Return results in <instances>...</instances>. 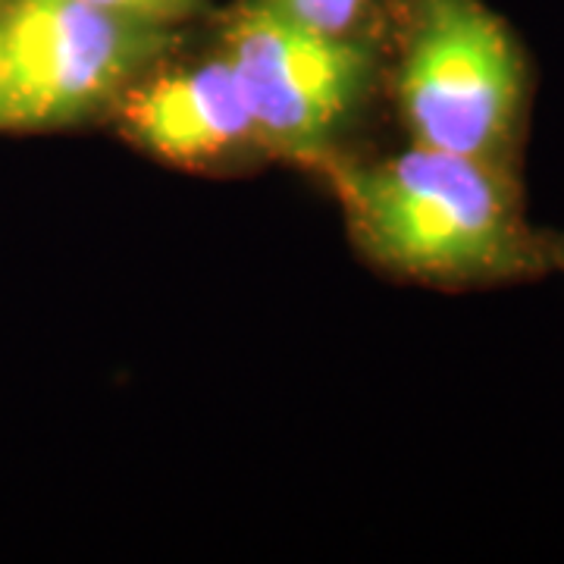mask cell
<instances>
[{"mask_svg":"<svg viewBox=\"0 0 564 564\" xmlns=\"http://www.w3.org/2000/svg\"><path fill=\"white\" fill-rule=\"evenodd\" d=\"M158 47L151 22L91 0H13L0 25V129L82 120Z\"/></svg>","mask_w":564,"mask_h":564,"instance_id":"cell-3","label":"cell"},{"mask_svg":"<svg viewBox=\"0 0 564 564\" xmlns=\"http://www.w3.org/2000/svg\"><path fill=\"white\" fill-rule=\"evenodd\" d=\"M3 10H7V7H3V0H0V25H3Z\"/></svg>","mask_w":564,"mask_h":564,"instance_id":"cell-8","label":"cell"},{"mask_svg":"<svg viewBox=\"0 0 564 564\" xmlns=\"http://www.w3.org/2000/svg\"><path fill=\"white\" fill-rule=\"evenodd\" d=\"M122 122L144 151L176 163H207L258 139L251 107L226 57L129 91Z\"/></svg>","mask_w":564,"mask_h":564,"instance_id":"cell-5","label":"cell"},{"mask_svg":"<svg viewBox=\"0 0 564 564\" xmlns=\"http://www.w3.org/2000/svg\"><path fill=\"white\" fill-rule=\"evenodd\" d=\"M226 61L242 85L258 139L304 158L323 154L370 76L361 44L311 29L267 0L236 17Z\"/></svg>","mask_w":564,"mask_h":564,"instance_id":"cell-4","label":"cell"},{"mask_svg":"<svg viewBox=\"0 0 564 564\" xmlns=\"http://www.w3.org/2000/svg\"><path fill=\"white\" fill-rule=\"evenodd\" d=\"M267 3H273L285 17L329 35H348V29L358 22L367 7V0H267Z\"/></svg>","mask_w":564,"mask_h":564,"instance_id":"cell-6","label":"cell"},{"mask_svg":"<svg viewBox=\"0 0 564 564\" xmlns=\"http://www.w3.org/2000/svg\"><path fill=\"white\" fill-rule=\"evenodd\" d=\"M104 10H113L120 17L129 20L151 22V25H161V22L180 20L185 13H192L195 0H91Z\"/></svg>","mask_w":564,"mask_h":564,"instance_id":"cell-7","label":"cell"},{"mask_svg":"<svg viewBox=\"0 0 564 564\" xmlns=\"http://www.w3.org/2000/svg\"><path fill=\"white\" fill-rule=\"evenodd\" d=\"M329 176L364 251L399 276L492 285L562 267L564 242L527 223L511 166L411 144Z\"/></svg>","mask_w":564,"mask_h":564,"instance_id":"cell-1","label":"cell"},{"mask_svg":"<svg viewBox=\"0 0 564 564\" xmlns=\"http://www.w3.org/2000/svg\"><path fill=\"white\" fill-rule=\"evenodd\" d=\"M562 267H564V251H562Z\"/></svg>","mask_w":564,"mask_h":564,"instance_id":"cell-9","label":"cell"},{"mask_svg":"<svg viewBox=\"0 0 564 564\" xmlns=\"http://www.w3.org/2000/svg\"><path fill=\"white\" fill-rule=\"evenodd\" d=\"M395 101L411 144L511 166L530 101L524 51L480 0H417Z\"/></svg>","mask_w":564,"mask_h":564,"instance_id":"cell-2","label":"cell"}]
</instances>
